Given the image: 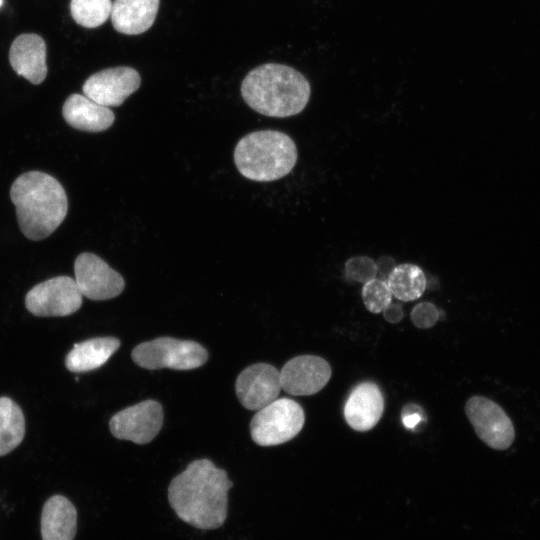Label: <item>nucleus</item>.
<instances>
[{"label":"nucleus","mask_w":540,"mask_h":540,"mask_svg":"<svg viewBox=\"0 0 540 540\" xmlns=\"http://www.w3.org/2000/svg\"><path fill=\"white\" fill-rule=\"evenodd\" d=\"M232 486L225 470L209 459H199L172 479L168 500L184 522L203 530L216 529L225 522Z\"/></svg>","instance_id":"f257e3e1"},{"label":"nucleus","mask_w":540,"mask_h":540,"mask_svg":"<svg viewBox=\"0 0 540 540\" xmlns=\"http://www.w3.org/2000/svg\"><path fill=\"white\" fill-rule=\"evenodd\" d=\"M10 198L19 227L28 239L42 240L63 222L68 210L64 188L51 175L29 171L13 182Z\"/></svg>","instance_id":"f03ea898"},{"label":"nucleus","mask_w":540,"mask_h":540,"mask_svg":"<svg viewBox=\"0 0 540 540\" xmlns=\"http://www.w3.org/2000/svg\"><path fill=\"white\" fill-rule=\"evenodd\" d=\"M241 94L254 111L285 118L304 110L311 96V86L296 69L265 63L248 72L241 84Z\"/></svg>","instance_id":"7ed1b4c3"},{"label":"nucleus","mask_w":540,"mask_h":540,"mask_svg":"<svg viewBox=\"0 0 540 540\" xmlns=\"http://www.w3.org/2000/svg\"><path fill=\"white\" fill-rule=\"evenodd\" d=\"M237 170L257 182L275 181L288 175L297 162V147L287 134L259 130L242 137L234 149Z\"/></svg>","instance_id":"20e7f679"},{"label":"nucleus","mask_w":540,"mask_h":540,"mask_svg":"<svg viewBox=\"0 0 540 540\" xmlns=\"http://www.w3.org/2000/svg\"><path fill=\"white\" fill-rule=\"evenodd\" d=\"M131 357L145 369L190 370L202 366L208 359V353L197 342L160 337L137 345Z\"/></svg>","instance_id":"39448f33"},{"label":"nucleus","mask_w":540,"mask_h":540,"mask_svg":"<svg viewBox=\"0 0 540 540\" xmlns=\"http://www.w3.org/2000/svg\"><path fill=\"white\" fill-rule=\"evenodd\" d=\"M304 422V411L296 401L277 398L254 415L250 423L251 437L260 446L279 445L293 439Z\"/></svg>","instance_id":"423d86ee"},{"label":"nucleus","mask_w":540,"mask_h":540,"mask_svg":"<svg viewBox=\"0 0 540 540\" xmlns=\"http://www.w3.org/2000/svg\"><path fill=\"white\" fill-rule=\"evenodd\" d=\"M82 297L75 279L57 276L34 286L25 297V306L39 317L67 316L81 307Z\"/></svg>","instance_id":"0eeeda50"},{"label":"nucleus","mask_w":540,"mask_h":540,"mask_svg":"<svg viewBox=\"0 0 540 540\" xmlns=\"http://www.w3.org/2000/svg\"><path fill=\"white\" fill-rule=\"evenodd\" d=\"M465 412L477 436L490 448L505 450L513 443L512 421L496 402L473 396L466 402Z\"/></svg>","instance_id":"6e6552de"},{"label":"nucleus","mask_w":540,"mask_h":540,"mask_svg":"<svg viewBox=\"0 0 540 540\" xmlns=\"http://www.w3.org/2000/svg\"><path fill=\"white\" fill-rule=\"evenodd\" d=\"M74 273L82 296L91 300L115 298L125 287L123 277L93 253L85 252L77 256Z\"/></svg>","instance_id":"1a4fd4ad"},{"label":"nucleus","mask_w":540,"mask_h":540,"mask_svg":"<svg viewBox=\"0 0 540 540\" xmlns=\"http://www.w3.org/2000/svg\"><path fill=\"white\" fill-rule=\"evenodd\" d=\"M163 423V409L155 400H145L116 413L109 422L112 435L118 439L146 444L158 434Z\"/></svg>","instance_id":"9d476101"},{"label":"nucleus","mask_w":540,"mask_h":540,"mask_svg":"<svg viewBox=\"0 0 540 540\" xmlns=\"http://www.w3.org/2000/svg\"><path fill=\"white\" fill-rule=\"evenodd\" d=\"M141 84L139 73L128 66L107 68L92 74L83 84L85 96L106 106H120Z\"/></svg>","instance_id":"9b49d317"},{"label":"nucleus","mask_w":540,"mask_h":540,"mask_svg":"<svg viewBox=\"0 0 540 540\" xmlns=\"http://www.w3.org/2000/svg\"><path fill=\"white\" fill-rule=\"evenodd\" d=\"M331 373L328 362L319 356H296L280 371L281 388L295 396L313 395L328 383Z\"/></svg>","instance_id":"f8f14e48"},{"label":"nucleus","mask_w":540,"mask_h":540,"mask_svg":"<svg viewBox=\"0 0 540 540\" xmlns=\"http://www.w3.org/2000/svg\"><path fill=\"white\" fill-rule=\"evenodd\" d=\"M235 389L245 408L258 411L278 398L280 372L267 363L253 364L239 374Z\"/></svg>","instance_id":"ddd939ff"},{"label":"nucleus","mask_w":540,"mask_h":540,"mask_svg":"<svg viewBox=\"0 0 540 540\" xmlns=\"http://www.w3.org/2000/svg\"><path fill=\"white\" fill-rule=\"evenodd\" d=\"M383 411L384 398L380 388L373 382L365 381L351 390L343 414L352 429L365 432L376 426Z\"/></svg>","instance_id":"4468645a"},{"label":"nucleus","mask_w":540,"mask_h":540,"mask_svg":"<svg viewBox=\"0 0 540 540\" xmlns=\"http://www.w3.org/2000/svg\"><path fill=\"white\" fill-rule=\"evenodd\" d=\"M13 70L32 84H40L47 75L46 44L34 33L21 34L14 39L9 50Z\"/></svg>","instance_id":"2eb2a0df"},{"label":"nucleus","mask_w":540,"mask_h":540,"mask_svg":"<svg viewBox=\"0 0 540 540\" xmlns=\"http://www.w3.org/2000/svg\"><path fill=\"white\" fill-rule=\"evenodd\" d=\"M62 114L71 127L92 133L107 130L115 120L112 110L81 94L66 99Z\"/></svg>","instance_id":"dca6fc26"},{"label":"nucleus","mask_w":540,"mask_h":540,"mask_svg":"<svg viewBox=\"0 0 540 540\" xmlns=\"http://www.w3.org/2000/svg\"><path fill=\"white\" fill-rule=\"evenodd\" d=\"M160 0H114L111 22L117 32L138 35L154 23Z\"/></svg>","instance_id":"f3484780"},{"label":"nucleus","mask_w":540,"mask_h":540,"mask_svg":"<svg viewBox=\"0 0 540 540\" xmlns=\"http://www.w3.org/2000/svg\"><path fill=\"white\" fill-rule=\"evenodd\" d=\"M77 528V513L64 496L55 495L43 506L41 534L43 540H73Z\"/></svg>","instance_id":"a211bd4d"},{"label":"nucleus","mask_w":540,"mask_h":540,"mask_svg":"<svg viewBox=\"0 0 540 540\" xmlns=\"http://www.w3.org/2000/svg\"><path fill=\"white\" fill-rule=\"evenodd\" d=\"M115 337H99L76 343L65 358L71 372H87L101 367L119 348Z\"/></svg>","instance_id":"6ab92c4d"},{"label":"nucleus","mask_w":540,"mask_h":540,"mask_svg":"<svg viewBox=\"0 0 540 540\" xmlns=\"http://www.w3.org/2000/svg\"><path fill=\"white\" fill-rule=\"evenodd\" d=\"M386 281L392 295L404 302L420 298L427 284L423 270L411 263L396 265Z\"/></svg>","instance_id":"aec40b11"},{"label":"nucleus","mask_w":540,"mask_h":540,"mask_svg":"<svg viewBox=\"0 0 540 540\" xmlns=\"http://www.w3.org/2000/svg\"><path fill=\"white\" fill-rule=\"evenodd\" d=\"M25 435V419L21 408L10 398H0V456L14 450Z\"/></svg>","instance_id":"412c9836"},{"label":"nucleus","mask_w":540,"mask_h":540,"mask_svg":"<svg viewBox=\"0 0 540 540\" xmlns=\"http://www.w3.org/2000/svg\"><path fill=\"white\" fill-rule=\"evenodd\" d=\"M112 11L111 0H71L70 12L74 21L85 28L104 24Z\"/></svg>","instance_id":"4be33fe9"},{"label":"nucleus","mask_w":540,"mask_h":540,"mask_svg":"<svg viewBox=\"0 0 540 540\" xmlns=\"http://www.w3.org/2000/svg\"><path fill=\"white\" fill-rule=\"evenodd\" d=\"M392 292L387 281L374 278L366 282L362 288V299L366 309L371 313H381L392 302Z\"/></svg>","instance_id":"5701e85b"},{"label":"nucleus","mask_w":540,"mask_h":540,"mask_svg":"<svg viewBox=\"0 0 540 540\" xmlns=\"http://www.w3.org/2000/svg\"><path fill=\"white\" fill-rule=\"evenodd\" d=\"M344 275L347 280L365 284L376 278V262L367 256L352 257L345 263Z\"/></svg>","instance_id":"b1692460"},{"label":"nucleus","mask_w":540,"mask_h":540,"mask_svg":"<svg viewBox=\"0 0 540 540\" xmlns=\"http://www.w3.org/2000/svg\"><path fill=\"white\" fill-rule=\"evenodd\" d=\"M412 323L420 329L433 327L439 319V311L430 302H422L415 305L410 313Z\"/></svg>","instance_id":"393cba45"},{"label":"nucleus","mask_w":540,"mask_h":540,"mask_svg":"<svg viewBox=\"0 0 540 540\" xmlns=\"http://www.w3.org/2000/svg\"><path fill=\"white\" fill-rule=\"evenodd\" d=\"M425 416V412L416 404L406 405L401 412V418L404 426L407 429L412 430H414L419 424L425 422Z\"/></svg>","instance_id":"a878e982"},{"label":"nucleus","mask_w":540,"mask_h":540,"mask_svg":"<svg viewBox=\"0 0 540 540\" xmlns=\"http://www.w3.org/2000/svg\"><path fill=\"white\" fill-rule=\"evenodd\" d=\"M385 320L389 323H398L403 318L402 306L398 303L391 302L383 311Z\"/></svg>","instance_id":"bb28decb"},{"label":"nucleus","mask_w":540,"mask_h":540,"mask_svg":"<svg viewBox=\"0 0 540 540\" xmlns=\"http://www.w3.org/2000/svg\"><path fill=\"white\" fill-rule=\"evenodd\" d=\"M376 266H377V273H379L382 277L381 279L383 280V277H385L384 279L387 280L390 272L393 270V268L396 265H395V261L391 257L384 256L378 260V262L376 263Z\"/></svg>","instance_id":"cd10ccee"},{"label":"nucleus","mask_w":540,"mask_h":540,"mask_svg":"<svg viewBox=\"0 0 540 540\" xmlns=\"http://www.w3.org/2000/svg\"><path fill=\"white\" fill-rule=\"evenodd\" d=\"M2 3H3V0H0V7H1Z\"/></svg>","instance_id":"c85d7f7f"}]
</instances>
